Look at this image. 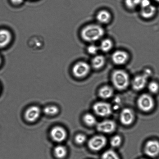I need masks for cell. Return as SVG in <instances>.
<instances>
[{
    "instance_id": "cell-1",
    "label": "cell",
    "mask_w": 159,
    "mask_h": 159,
    "mask_svg": "<svg viewBox=\"0 0 159 159\" xmlns=\"http://www.w3.org/2000/svg\"><path fill=\"white\" fill-rule=\"evenodd\" d=\"M104 29L100 24H91L83 28L81 31V36L84 41L93 43L101 39L105 34Z\"/></svg>"
},
{
    "instance_id": "cell-2",
    "label": "cell",
    "mask_w": 159,
    "mask_h": 159,
    "mask_svg": "<svg viewBox=\"0 0 159 159\" xmlns=\"http://www.w3.org/2000/svg\"><path fill=\"white\" fill-rule=\"evenodd\" d=\"M111 80L114 86L120 90L125 89L129 83V74L125 71L121 69H117L112 72Z\"/></svg>"
},
{
    "instance_id": "cell-3",
    "label": "cell",
    "mask_w": 159,
    "mask_h": 159,
    "mask_svg": "<svg viewBox=\"0 0 159 159\" xmlns=\"http://www.w3.org/2000/svg\"><path fill=\"white\" fill-rule=\"evenodd\" d=\"M91 66L84 61H79L74 65L72 72L74 76L78 78H84L90 72Z\"/></svg>"
},
{
    "instance_id": "cell-4",
    "label": "cell",
    "mask_w": 159,
    "mask_h": 159,
    "mask_svg": "<svg viewBox=\"0 0 159 159\" xmlns=\"http://www.w3.org/2000/svg\"><path fill=\"white\" fill-rule=\"evenodd\" d=\"M151 74V71L147 69L143 74L136 76L132 82V87L134 90L139 91L144 89L147 83L148 78Z\"/></svg>"
},
{
    "instance_id": "cell-5",
    "label": "cell",
    "mask_w": 159,
    "mask_h": 159,
    "mask_svg": "<svg viewBox=\"0 0 159 159\" xmlns=\"http://www.w3.org/2000/svg\"><path fill=\"white\" fill-rule=\"evenodd\" d=\"M154 99L150 95L143 94L140 96L137 100V105L140 110L148 112L152 110L154 106Z\"/></svg>"
},
{
    "instance_id": "cell-6",
    "label": "cell",
    "mask_w": 159,
    "mask_h": 159,
    "mask_svg": "<svg viewBox=\"0 0 159 159\" xmlns=\"http://www.w3.org/2000/svg\"><path fill=\"white\" fill-rule=\"evenodd\" d=\"M107 139L102 135H96L89 140L88 146L89 149L93 151L101 150L107 144Z\"/></svg>"
},
{
    "instance_id": "cell-7",
    "label": "cell",
    "mask_w": 159,
    "mask_h": 159,
    "mask_svg": "<svg viewBox=\"0 0 159 159\" xmlns=\"http://www.w3.org/2000/svg\"><path fill=\"white\" fill-rule=\"evenodd\" d=\"M111 106L106 102H100L96 103L93 106V110L98 116L107 117L112 113Z\"/></svg>"
},
{
    "instance_id": "cell-8",
    "label": "cell",
    "mask_w": 159,
    "mask_h": 159,
    "mask_svg": "<svg viewBox=\"0 0 159 159\" xmlns=\"http://www.w3.org/2000/svg\"><path fill=\"white\" fill-rule=\"evenodd\" d=\"M144 152L146 155L151 158L159 155V142L157 140H150L145 146Z\"/></svg>"
},
{
    "instance_id": "cell-9",
    "label": "cell",
    "mask_w": 159,
    "mask_h": 159,
    "mask_svg": "<svg viewBox=\"0 0 159 159\" xmlns=\"http://www.w3.org/2000/svg\"><path fill=\"white\" fill-rule=\"evenodd\" d=\"M129 55L125 51L117 50L112 53L111 60L114 64L118 66H122L126 64L129 61Z\"/></svg>"
},
{
    "instance_id": "cell-10",
    "label": "cell",
    "mask_w": 159,
    "mask_h": 159,
    "mask_svg": "<svg viewBox=\"0 0 159 159\" xmlns=\"http://www.w3.org/2000/svg\"><path fill=\"white\" fill-rule=\"evenodd\" d=\"M116 128V123L111 120H104L97 125V130L105 134L112 133L115 130Z\"/></svg>"
},
{
    "instance_id": "cell-11",
    "label": "cell",
    "mask_w": 159,
    "mask_h": 159,
    "mask_svg": "<svg viewBox=\"0 0 159 159\" xmlns=\"http://www.w3.org/2000/svg\"><path fill=\"white\" fill-rule=\"evenodd\" d=\"M50 135L52 140L58 143L64 141L67 137V132L62 127L55 126L51 129Z\"/></svg>"
},
{
    "instance_id": "cell-12",
    "label": "cell",
    "mask_w": 159,
    "mask_h": 159,
    "mask_svg": "<svg viewBox=\"0 0 159 159\" xmlns=\"http://www.w3.org/2000/svg\"><path fill=\"white\" fill-rule=\"evenodd\" d=\"M135 119V115L132 109L125 108L121 111L120 115V120L122 124L125 125L132 124Z\"/></svg>"
},
{
    "instance_id": "cell-13",
    "label": "cell",
    "mask_w": 159,
    "mask_h": 159,
    "mask_svg": "<svg viewBox=\"0 0 159 159\" xmlns=\"http://www.w3.org/2000/svg\"><path fill=\"white\" fill-rule=\"evenodd\" d=\"M41 113L39 107L36 106H32L26 111L25 117L27 121L33 122L38 119Z\"/></svg>"
},
{
    "instance_id": "cell-14",
    "label": "cell",
    "mask_w": 159,
    "mask_h": 159,
    "mask_svg": "<svg viewBox=\"0 0 159 159\" xmlns=\"http://www.w3.org/2000/svg\"><path fill=\"white\" fill-rule=\"evenodd\" d=\"M12 34L10 30L6 29H0V48L7 47L11 43Z\"/></svg>"
},
{
    "instance_id": "cell-15",
    "label": "cell",
    "mask_w": 159,
    "mask_h": 159,
    "mask_svg": "<svg viewBox=\"0 0 159 159\" xmlns=\"http://www.w3.org/2000/svg\"><path fill=\"white\" fill-rule=\"evenodd\" d=\"M112 16L109 11L102 10L98 12L96 15V20L100 24H106L110 22Z\"/></svg>"
},
{
    "instance_id": "cell-16",
    "label": "cell",
    "mask_w": 159,
    "mask_h": 159,
    "mask_svg": "<svg viewBox=\"0 0 159 159\" xmlns=\"http://www.w3.org/2000/svg\"><path fill=\"white\" fill-rule=\"evenodd\" d=\"M106 61V58L103 55H95L91 61L90 66L95 70H99L104 66Z\"/></svg>"
},
{
    "instance_id": "cell-17",
    "label": "cell",
    "mask_w": 159,
    "mask_h": 159,
    "mask_svg": "<svg viewBox=\"0 0 159 159\" xmlns=\"http://www.w3.org/2000/svg\"><path fill=\"white\" fill-rule=\"evenodd\" d=\"M156 11L157 9L156 7L151 4L148 7L141 8L140 13L142 18L144 19H149L155 15Z\"/></svg>"
},
{
    "instance_id": "cell-18",
    "label": "cell",
    "mask_w": 159,
    "mask_h": 159,
    "mask_svg": "<svg viewBox=\"0 0 159 159\" xmlns=\"http://www.w3.org/2000/svg\"><path fill=\"white\" fill-rule=\"evenodd\" d=\"M113 94V89L108 86H103L99 89L98 92V95L100 98L105 99L111 98Z\"/></svg>"
},
{
    "instance_id": "cell-19",
    "label": "cell",
    "mask_w": 159,
    "mask_h": 159,
    "mask_svg": "<svg viewBox=\"0 0 159 159\" xmlns=\"http://www.w3.org/2000/svg\"><path fill=\"white\" fill-rule=\"evenodd\" d=\"M113 47V42L109 39H105L102 40L99 46L100 50L106 52H110Z\"/></svg>"
},
{
    "instance_id": "cell-20",
    "label": "cell",
    "mask_w": 159,
    "mask_h": 159,
    "mask_svg": "<svg viewBox=\"0 0 159 159\" xmlns=\"http://www.w3.org/2000/svg\"><path fill=\"white\" fill-rule=\"evenodd\" d=\"M54 154L57 159H63L65 158L67 155V149L64 146L58 145L55 148Z\"/></svg>"
},
{
    "instance_id": "cell-21",
    "label": "cell",
    "mask_w": 159,
    "mask_h": 159,
    "mask_svg": "<svg viewBox=\"0 0 159 159\" xmlns=\"http://www.w3.org/2000/svg\"><path fill=\"white\" fill-rule=\"evenodd\" d=\"M83 120L84 123L89 126H93L97 123L96 118L95 116L89 113L85 114L83 116Z\"/></svg>"
},
{
    "instance_id": "cell-22",
    "label": "cell",
    "mask_w": 159,
    "mask_h": 159,
    "mask_svg": "<svg viewBox=\"0 0 159 159\" xmlns=\"http://www.w3.org/2000/svg\"><path fill=\"white\" fill-rule=\"evenodd\" d=\"M101 159H120L119 156L115 151L108 150L102 154Z\"/></svg>"
},
{
    "instance_id": "cell-23",
    "label": "cell",
    "mask_w": 159,
    "mask_h": 159,
    "mask_svg": "<svg viewBox=\"0 0 159 159\" xmlns=\"http://www.w3.org/2000/svg\"><path fill=\"white\" fill-rule=\"evenodd\" d=\"M125 4L127 8L134 10L139 6L140 0H125Z\"/></svg>"
},
{
    "instance_id": "cell-24",
    "label": "cell",
    "mask_w": 159,
    "mask_h": 159,
    "mask_svg": "<svg viewBox=\"0 0 159 159\" xmlns=\"http://www.w3.org/2000/svg\"><path fill=\"white\" fill-rule=\"evenodd\" d=\"M59 111V109L56 106H51L44 108V113L46 115L53 116L56 115Z\"/></svg>"
},
{
    "instance_id": "cell-25",
    "label": "cell",
    "mask_w": 159,
    "mask_h": 159,
    "mask_svg": "<svg viewBox=\"0 0 159 159\" xmlns=\"http://www.w3.org/2000/svg\"><path fill=\"white\" fill-rule=\"evenodd\" d=\"M122 138L119 135H115L111 139L110 143L111 146L113 148H118L121 145Z\"/></svg>"
},
{
    "instance_id": "cell-26",
    "label": "cell",
    "mask_w": 159,
    "mask_h": 159,
    "mask_svg": "<svg viewBox=\"0 0 159 159\" xmlns=\"http://www.w3.org/2000/svg\"><path fill=\"white\" fill-rule=\"evenodd\" d=\"M148 89L152 94L157 93L159 91V85L155 81H152L148 85Z\"/></svg>"
},
{
    "instance_id": "cell-27",
    "label": "cell",
    "mask_w": 159,
    "mask_h": 159,
    "mask_svg": "<svg viewBox=\"0 0 159 159\" xmlns=\"http://www.w3.org/2000/svg\"><path fill=\"white\" fill-rule=\"evenodd\" d=\"M99 50V46L94 44L89 45V46H88L87 48L88 53L92 55H97Z\"/></svg>"
},
{
    "instance_id": "cell-28",
    "label": "cell",
    "mask_w": 159,
    "mask_h": 159,
    "mask_svg": "<svg viewBox=\"0 0 159 159\" xmlns=\"http://www.w3.org/2000/svg\"><path fill=\"white\" fill-rule=\"evenodd\" d=\"M75 141L78 144H82L86 142V137L83 134H79L75 138Z\"/></svg>"
},
{
    "instance_id": "cell-29",
    "label": "cell",
    "mask_w": 159,
    "mask_h": 159,
    "mask_svg": "<svg viewBox=\"0 0 159 159\" xmlns=\"http://www.w3.org/2000/svg\"><path fill=\"white\" fill-rule=\"evenodd\" d=\"M151 1L150 0H140L139 6L142 8L151 5Z\"/></svg>"
},
{
    "instance_id": "cell-30",
    "label": "cell",
    "mask_w": 159,
    "mask_h": 159,
    "mask_svg": "<svg viewBox=\"0 0 159 159\" xmlns=\"http://www.w3.org/2000/svg\"><path fill=\"white\" fill-rule=\"evenodd\" d=\"M10 1L14 5L18 6L22 4L24 2V0H10Z\"/></svg>"
},
{
    "instance_id": "cell-31",
    "label": "cell",
    "mask_w": 159,
    "mask_h": 159,
    "mask_svg": "<svg viewBox=\"0 0 159 159\" xmlns=\"http://www.w3.org/2000/svg\"><path fill=\"white\" fill-rule=\"evenodd\" d=\"M1 63H2V59H1V57H0V65H1Z\"/></svg>"
},
{
    "instance_id": "cell-32",
    "label": "cell",
    "mask_w": 159,
    "mask_h": 159,
    "mask_svg": "<svg viewBox=\"0 0 159 159\" xmlns=\"http://www.w3.org/2000/svg\"><path fill=\"white\" fill-rule=\"evenodd\" d=\"M156 1H157V2H159V0H154Z\"/></svg>"
},
{
    "instance_id": "cell-33",
    "label": "cell",
    "mask_w": 159,
    "mask_h": 159,
    "mask_svg": "<svg viewBox=\"0 0 159 159\" xmlns=\"http://www.w3.org/2000/svg\"><path fill=\"white\" fill-rule=\"evenodd\" d=\"M146 159V158H142V159Z\"/></svg>"
}]
</instances>
